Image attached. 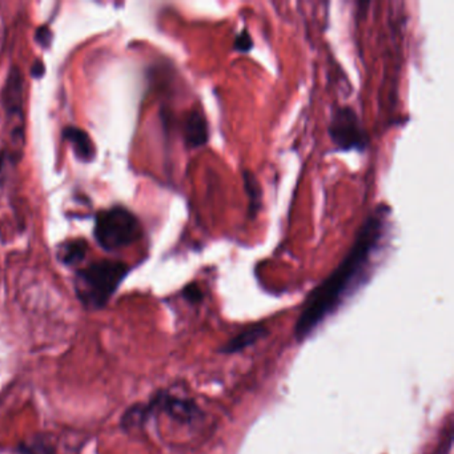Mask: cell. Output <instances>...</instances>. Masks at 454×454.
Wrapping results in <instances>:
<instances>
[{
	"instance_id": "1",
	"label": "cell",
	"mask_w": 454,
	"mask_h": 454,
	"mask_svg": "<svg viewBox=\"0 0 454 454\" xmlns=\"http://www.w3.org/2000/svg\"><path fill=\"white\" fill-rule=\"evenodd\" d=\"M387 216L389 207L385 204L376 207L361 225L344 260L310 292L294 326L297 341L308 339L361 284L368 280L373 259L387 235Z\"/></svg>"
},
{
	"instance_id": "2",
	"label": "cell",
	"mask_w": 454,
	"mask_h": 454,
	"mask_svg": "<svg viewBox=\"0 0 454 454\" xmlns=\"http://www.w3.org/2000/svg\"><path fill=\"white\" fill-rule=\"evenodd\" d=\"M129 272L131 267L119 260H99L79 268L74 280L76 297L84 309H105Z\"/></svg>"
},
{
	"instance_id": "3",
	"label": "cell",
	"mask_w": 454,
	"mask_h": 454,
	"mask_svg": "<svg viewBox=\"0 0 454 454\" xmlns=\"http://www.w3.org/2000/svg\"><path fill=\"white\" fill-rule=\"evenodd\" d=\"M166 414L180 424H192L201 416L198 403L190 398L172 395L168 390H159L147 403H137L129 406L121 417V429L124 432H137L148 424L151 419Z\"/></svg>"
},
{
	"instance_id": "4",
	"label": "cell",
	"mask_w": 454,
	"mask_h": 454,
	"mask_svg": "<svg viewBox=\"0 0 454 454\" xmlns=\"http://www.w3.org/2000/svg\"><path fill=\"white\" fill-rule=\"evenodd\" d=\"M95 240L106 251L126 248L143 238V228L137 215L123 206L103 209L97 215Z\"/></svg>"
},
{
	"instance_id": "5",
	"label": "cell",
	"mask_w": 454,
	"mask_h": 454,
	"mask_svg": "<svg viewBox=\"0 0 454 454\" xmlns=\"http://www.w3.org/2000/svg\"><path fill=\"white\" fill-rule=\"evenodd\" d=\"M328 135L337 151L365 153L368 148V132L364 129L357 113L349 106L333 108L328 124Z\"/></svg>"
},
{
	"instance_id": "6",
	"label": "cell",
	"mask_w": 454,
	"mask_h": 454,
	"mask_svg": "<svg viewBox=\"0 0 454 454\" xmlns=\"http://www.w3.org/2000/svg\"><path fill=\"white\" fill-rule=\"evenodd\" d=\"M23 81L22 73L17 66H12L4 82V90H2V106L7 119L12 123V137L15 140L23 139Z\"/></svg>"
},
{
	"instance_id": "7",
	"label": "cell",
	"mask_w": 454,
	"mask_h": 454,
	"mask_svg": "<svg viewBox=\"0 0 454 454\" xmlns=\"http://www.w3.org/2000/svg\"><path fill=\"white\" fill-rule=\"evenodd\" d=\"M183 137L190 150L203 147L208 143V121L200 108H193L185 116L183 121Z\"/></svg>"
},
{
	"instance_id": "8",
	"label": "cell",
	"mask_w": 454,
	"mask_h": 454,
	"mask_svg": "<svg viewBox=\"0 0 454 454\" xmlns=\"http://www.w3.org/2000/svg\"><path fill=\"white\" fill-rule=\"evenodd\" d=\"M63 137H65L66 142L70 143L79 160L83 161V163H91L97 158L94 143H92L90 135L83 129H78V127H66L63 129Z\"/></svg>"
},
{
	"instance_id": "9",
	"label": "cell",
	"mask_w": 454,
	"mask_h": 454,
	"mask_svg": "<svg viewBox=\"0 0 454 454\" xmlns=\"http://www.w3.org/2000/svg\"><path fill=\"white\" fill-rule=\"evenodd\" d=\"M268 331L264 325H254L247 328L246 331L240 332L236 334L233 339H231L224 347L222 348V353L227 355H233V353L241 352L248 347L256 344L262 337L267 336Z\"/></svg>"
},
{
	"instance_id": "10",
	"label": "cell",
	"mask_w": 454,
	"mask_h": 454,
	"mask_svg": "<svg viewBox=\"0 0 454 454\" xmlns=\"http://www.w3.org/2000/svg\"><path fill=\"white\" fill-rule=\"evenodd\" d=\"M15 454H57V443L51 434L36 433L20 442Z\"/></svg>"
},
{
	"instance_id": "11",
	"label": "cell",
	"mask_w": 454,
	"mask_h": 454,
	"mask_svg": "<svg viewBox=\"0 0 454 454\" xmlns=\"http://www.w3.org/2000/svg\"><path fill=\"white\" fill-rule=\"evenodd\" d=\"M86 254L87 243L81 239L65 241L57 248V259L66 267H78L86 259Z\"/></svg>"
},
{
	"instance_id": "12",
	"label": "cell",
	"mask_w": 454,
	"mask_h": 454,
	"mask_svg": "<svg viewBox=\"0 0 454 454\" xmlns=\"http://www.w3.org/2000/svg\"><path fill=\"white\" fill-rule=\"evenodd\" d=\"M243 184L244 191H246L247 196H248L249 219H256L257 215H259L260 209H262V185H260L256 175H254V172L249 171V169H246V171H243Z\"/></svg>"
},
{
	"instance_id": "13",
	"label": "cell",
	"mask_w": 454,
	"mask_h": 454,
	"mask_svg": "<svg viewBox=\"0 0 454 454\" xmlns=\"http://www.w3.org/2000/svg\"><path fill=\"white\" fill-rule=\"evenodd\" d=\"M232 49L233 51L239 52V54H247L254 49V41H252L251 34L248 33L247 28H244L236 35Z\"/></svg>"
},
{
	"instance_id": "14",
	"label": "cell",
	"mask_w": 454,
	"mask_h": 454,
	"mask_svg": "<svg viewBox=\"0 0 454 454\" xmlns=\"http://www.w3.org/2000/svg\"><path fill=\"white\" fill-rule=\"evenodd\" d=\"M52 39H54V35H52V31L50 30L49 26H42L36 30L35 41L38 42L39 46L49 49L51 46Z\"/></svg>"
},
{
	"instance_id": "15",
	"label": "cell",
	"mask_w": 454,
	"mask_h": 454,
	"mask_svg": "<svg viewBox=\"0 0 454 454\" xmlns=\"http://www.w3.org/2000/svg\"><path fill=\"white\" fill-rule=\"evenodd\" d=\"M182 294L187 301L193 302V304H198L203 300V292L196 284H190V286H185Z\"/></svg>"
},
{
	"instance_id": "16",
	"label": "cell",
	"mask_w": 454,
	"mask_h": 454,
	"mask_svg": "<svg viewBox=\"0 0 454 454\" xmlns=\"http://www.w3.org/2000/svg\"><path fill=\"white\" fill-rule=\"evenodd\" d=\"M12 158V156H10L6 151L0 150V185L4 182V174H6L7 161Z\"/></svg>"
},
{
	"instance_id": "17",
	"label": "cell",
	"mask_w": 454,
	"mask_h": 454,
	"mask_svg": "<svg viewBox=\"0 0 454 454\" xmlns=\"http://www.w3.org/2000/svg\"><path fill=\"white\" fill-rule=\"evenodd\" d=\"M44 71H46V68H44L43 62L38 59L31 67V75H33V78H42L44 75Z\"/></svg>"
}]
</instances>
